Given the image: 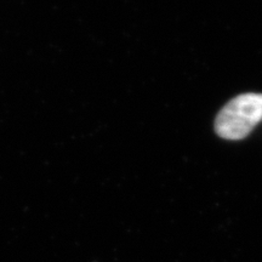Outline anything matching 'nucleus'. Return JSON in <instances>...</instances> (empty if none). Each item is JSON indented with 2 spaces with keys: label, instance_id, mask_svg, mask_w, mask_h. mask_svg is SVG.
<instances>
[{
  "label": "nucleus",
  "instance_id": "f257e3e1",
  "mask_svg": "<svg viewBox=\"0 0 262 262\" xmlns=\"http://www.w3.org/2000/svg\"><path fill=\"white\" fill-rule=\"evenodd\" d=\"M262 120V94H243L220 111L215 120L217 135L226 140H242Z\"/></svg>",
  "mask_w": 262,
  "mask_h": 262
}]
</instances>
